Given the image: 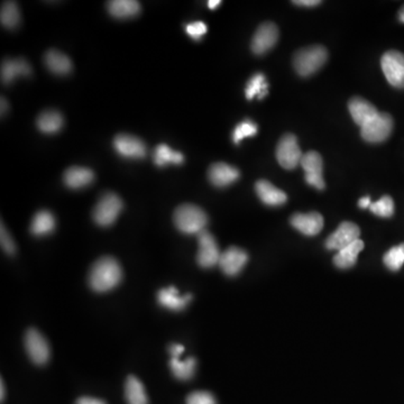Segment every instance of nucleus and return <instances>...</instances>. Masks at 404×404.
Masks as SVG:
<instances>
[{"instance_id":"obj_1","label":"nucleus","mask_w":404,"mask_h":404,"mask_svg":"<svg viewBox=\"0 0 404 404\" xmlns=\"http://www.w3.org/2000/svg\"><path fill=\"white\" fill-rule=\"evenodd\" d=\"M122 270L116 258L111 256L99 258L89 273V285L98 293H105L122 282Z\"/></svg>"},{"instance_id":"obj_2","label":"nucleus","mask_w":404,"mask_h":404,"mask_svg":"<svg viewBox=\"0 0 404 404\" xmlns=\"http://www.w3.org/2000/svg\"><path fill=\"white\" fill-rule=\"evenodd\" d=\"M173 220L177 229L187 235H199L205 230L208 224V217L205 211L198 206L190 203L177 207Z\"/></svg>"},{"instance_id":"obj_3","label":"nucleus","mask_w":404,"mask_h":404,"mask_svg":"<svg viewBox=\"0 0 404 404\" xmlns=\"http://www.w3.org/2000/svg\"><path fill=\"white\" fill-rule=\"evenodd\" d=\"M328 58V52L324 46L305 47L296 53L293 67L301 77H310L324 67Z\"/></svg>"},{"instance_id":"obj_4","label":"nucleus","mask_w":404,"mask_h":404,"mask_svg":"<svg viewBox=\"0 0 404 404\" xmlns=\"http://www.w3.org/2000/svg\"><path fill=\"white\" fill-rule=\"evenodd\" d=\"M122 210V201L116 194L108 192L100 198L94 209V220L101 227H109L116 222Z\"/></svg>"},{"instance_id":"obj_5","label":"nucleus","mask_w":404,"mask_h":404,"mask_svg":"<svg viewBox=\"0 0 404 404\" xmlns=\"http://www.w3.org/2000/svg\"><path fill=\"white\" fill-rule=\"evenodd\" d=\"M360 135L368 143H382L386 141L393 130V118L386 113H379L377 116L360 127Z\"/></svg>"},{"instance_id":"obj_6","label":"nucleus","mask_w":404,"mask_h":404,"mask_svg":"<svg viewBox=\"0 0 404 404\" xmlns=\"http://www.w3.org/2000/svg\"><path fill=\"white\" fill-rule=\"evenodd\" d=\"M302 152L296 136L286 134L279 141L277 149V162L286 170L296 169L302 160Z\"/></svg>"},{"instance_id":"obj_7","label":"nucleus","mask_w":404,"mask_h":404,"mask_svg":"<svg viewBox=\"0 0 404 404\" xmlns=\"http://www.w3.org/2000/svg\"><path fill=\"white\" fill-rule=\"evenodd\" d=\"M383 73L391 86L404 88V54L399 51H388L381 60Z\"/></svg>"},{"instance_id":"obj_8","label":"nucleus","mask_w":404,"mask_h":404,"mask_svg":"<svg viewBox=\"0 0 404 404\" xmlns=\"http://www.w3.org/2000/svg\"><path fill=\"white\" fill-rule=\"evenodd\" d=\"M26 352L33 363L37 365H44L49 362L51 356L50 345L47 343L46 338L42 335L39 330L28 329L25 334Z\"/></svg>"},{"instance_id":"obj_9","label":"nucleus","mask_w":404,"mask_h":404,"mask_svg":"<svg viewBox=\"0 0 404 404\" xmlns=\"http://www.w3.org/2000/svg\"><path fill=\"white\" fill-rule=\"evenodd\" d=\"M198 264L203 269H211L213 266L218 265L222 253L215 237L205 229L198 235Z\"/></svg>"},{"instance_id":"obj_10","label":"nucleus","mask_w":404,"mask_h":404,"mask_svg":"<svg viewBox=\"0 0 404 404\" xmlns=\"http://www.w3.org/2000/svg\"><path fill=\"white\" fill-rule=\"evenodd\" d=\"M302 169L305 171V182L309 186L316 188L317 190H324L326 188L324 177H322V170H324V163L322 158L316 151L305 153L302 156L301 163Z\"/></svg>"},{"instance_id":"obj_11","label":"nucleus","mask_w":404,"mask_h":404,"mask_svg":"<svg viewBox=\"0 0 404 404\" xmlns=\"http://www.w3.org/2000/svg\"><path fill=\"white\" fill-rule=\"evenodd\" d=\"M360 229L358 225L351 222H341L339 227L327 239V249L338 252L360 239Z\"/></svg>"},{"instance_id":"obj_12","label":"nucleus","mask_w":404,"mask_h":404,"mask_svg":"<svg viewBox=\"0 0 404 404\" xmlns=\"http://www.w3.org/2000/svg\"><path fill=\"white\" fill-rule=\"evenodd\" d=\"M279 39V28L273 23H264L255 32L252 51L256 56H263L274 46Z\"/></svg>"},{"instance_id":"obj_13","label":"nucleus","mask_w":404,"mask_h":404,"mask_svg":"<svg viewBox=\"0 0 404 404\" xmlns=\"http://www.w3.org/2000/svg\"><path fill=\"white\" fill-rule=\"evenodd\" d=\"M248 262V255L239 247H229L222 253L219 267L228 277L239 275Z\"/></svg>"},{"instance_id":"obj_14","label":"nucleus","mask_w":404,"mask_h":404,"mask_svg":"<svg viewBox=\"0 0 404 404\" xmlns=\"http://www.w3.org/2000/svg\"><path fill=\"white\" fill-rule=\"evenodd\" d=\"M116 152L122 158H144L146 156V145L135 136L120 134L114 139Z\"/></svg>"},{"instance_id":"obj_15","label":"nucleus","mask_w":404,"mask_h":404,"mask_svg":"<svg viewBox=\"0 0 404 404\" xmlns=\"http://www.w3.org/2000/svg\"><path fill=\"white\" fill-rule=\"evenodd\" d=\"M291 225L305 236H316L324 228V217L313 211L309 213H294L291 217Z\"/></svg>"},{"instance_id":"obj_16","label":"nucleus","mask_w":404,"mask_h":404,"mask_svg":"<svg viewBox=\"0 0 404 404\" xmlns=\"http://www.w3.org/2000/svg\"><path fill=\"white\" fill-rule=\"evenodd\" d=\"M239 170L226 163H215L209 168L208 177L213 186L218 188H225L239 180Z\"/></svg>"},{"instance_id":"obj_17","label":"nucleus","mask_w":404,"mask_h":404,"mask_svg":"<svg viewBox=\"0 0 404 404\" xmlns=\"http://www.w3.org/2000/svg\"><path fill=\"white\" fill-rule=\"evenodd\" d=\"M32 75V68L24 58H7L1 64V81L11 84L18 77H28Z\"/></svg>"},{"instance_id":"obj_18","label":"nucleus","mask_w":404,"mask_h":404,"mask_svg":"<svg viewBox=\"0 0 404 404\" xmlns=\"http://www.w3.org/2000/svg\"><path fill=\"white\" fill-rule=\"evenodd\" d=\"M348 109L353 120L360 127H363L364 125L367 124L379 114L377 109L371 103L360 97L351 99L348 103Z\"/></svg>"},{"instance_id":"obj_19","label":"nucleus","mask_w":404,"mask_h":404,"mask_svg":"<svg viewBox=\"0 0 404 404\" xmlns=\"http://www.w3.org/2000/svg\"><path fill=\"white\" fill-rule=\"evenodd\" d=\"M255 190H256V194H258L260 201L263 202L264 205L270 206V207H279V206L284 205L288 200L286 194L273 186L269 181H258L255 184Z\"/></svg>"},{"instance_id":"obj_20","label":"nucleus","mask_w":404,"mask_h":404,"mask_svg":"<svg viewBox=\"0 0 404 404\" xmlns=\"http://www.w3.org/2000/svg\"><path fill=\"white\" fill-rule=\"evenodd\" d=\"M192 296L190 293L184 296H180L179 291L175 286L162 289L158 291V301L162 307L170 309L172 311H181L191 302Z\"/></svg>"},{"instance_id":"obj_21","label":"nucleus","mask_w":404,"mask_h":404,"mask_svg":"<svg viewBox=\"0 0 404 404\" xmlns=\"http://www.w3.org/2000/svg\"><path fill=\"white\" fill-rule=\"evenodd\" d=\"M94 172L87 168L72 166L64 172L63 181L70 189H82L91 184L94 181Z\"/></svg>"},{"instance_id":"obj_22","label":"nucleus","mask_w":404,"mask_h":404,"mask_svg":"<svg viewBox=\"0 0 404 404\" xmlns=\"http://www.w3.org/2000/svg\"><path fill=\"white\" fill-rule=\"evenodd\" d=\"M363 248L364 241L362 239H358L345 248L338 251L334 258V264L337 266L338 269H351L358 262V254L363 251Z\"/></svg>"},{"instance_id":"obj_23","label":"nucleus","mask_w":404,"mask_h":404,"mask_svg":"<svg viewBox=\"0 0 404 404\" xmlns=\"http://www.w3.org/2000/svg\"><path fill=\"white\" fill-rule=\"evenodd\" d=\"M44 63L47 69L56 75H69L73 69L71 60L65 54L56 50H50L45 53Z\"/></svg>"},{"instance_id":"obj_24","label":"nucleus","mask_w":404,"mask_h":404,"mask_svg":"<svg viewBox=\"0 0 404 404\" xmlns=\"http://www.w3.org/2000/svg\"><path fill=\"white\" fill-rule=\"evenodd\" d=\"M108 11L115 18L128 20L139 14L141 4L136 0H114L109 1Z\"/></svg>"},{"instance_id":"obj_25","label":"nucleus","mask_w":404,"mask_h":404,"mask_svg":"<svg viewBox=\"0 0 404 404\" xmlns=\"http://www.w3.org/2000/svg\"><path fill=\"white\" fill-rule=\"evenodd\" d=\"M125 398L127 404H149L144 385L133 375L128 377L125 383Z\"/></svg>"},{"instance_id":"obj_26","label":"nucleus","mask_w":404,"mask_h":404,"mask_svg":"<svg viewBox=\"0 0 404 404\" xmlns=\"http://www.w3.org/2000/svg\"><path fill=\"white\" fill-rule=\"evenodd\" d=\"M64 120L58 111H47L42 113L37 120V128L42 133L56 134L63 127Z\"/></svg>"},{"instance_id":"obj_27","label":"nucleus","mask_w":404,"mask_h":404,"mask_svg":"<svg viewBox=\"0 0 404 404\" xmlns=\"http://www.w3.org/2000/svg\"><path fill=\"white\" fill-rule=\"evenodd\" d=\"M56 218L53 216V213L47 210H41L32 220L31 232L35 236H46L56 229Z\"/></svg>"},{"instance_id":"obj_28","label":"nucleus","mask_w":404,"mask_h":404,"mask_svg":"<svg viewBox=\"0 0 404 404\" xmlns=\"http://www.w3.org/2000/svg\"><path fill=\"white\" fill-rule=\"evenodd\" d=\"M197 366V360L194 358H188L186 360H180L179 358H171L170 368L172 373L180 381H189L192 379Z\"/></svg>"},{"instance_id":"obj_29","label":"nucleus","mask_w":404,"mask_h":404,"mask_svg":"<svg viewBox=\"0 0 404 404\" xmlns=\"http://www.w3.org/2000/svg\"><path fill=\"white\" fill-rule=\"evenodd\" d=\"M267 94H269V83L266 81L265 75L263 73L253 75L245 89L247 99L252 100L256 97L262 100L267 96Z\"/></svg>"},{"instance_id":"obj_30","label":"nucleus","mask_w":404,"mask_h":404,"mask_svg":"<svg viewBox=\"0 0 404 404\" xmlns=\"http://www.w3.org/2000/svg\"><path fill=\"white\" fill-rule=\"evenodd\" d=\"M0 22L4 27L15 30L20 24V11L14 1H7L1 6Z\"/></svg>"},{"instance_id":"obj_31","label":"nucleus","mask_w":404,"mask_h":404,"mask_svg":"<svg viewBox=\"0 0 404 404\" xmlns=\"http://www.w3.org/2000/svg\"><path fill=\"white\" fill-rule=\"evenodd\" d=\"M154 162L158 166H165L169 163L180 165L184 162V156L180 152L172 151L168 145L161 144L156 149Z\"/></svg>"},{"instance_id":"obj_32","label":"nucleus","mask_w":404,"mask_h":404,"mask_svg":"<svg viewBox=\"0 0 404 404\" xmlns=\"http://www.w3.org/2000/svg\"><path fill=\"white\" fill-rule=\"evenodd\" d=\"M383 262L390 271L398 272L401 270L404 264V243L389 249L385 253Z\"/></svg>"},{"instance_id":"obj_33","label":"nucleus","mask_w":404,"mask_h":404,"mask_svg":"<svg viewBox=\"0 0 404 404\" xmlns=\"http://www.w3.org/2000/svg\"><path fill=\"white\" fill-rule=\"evenodd\" d=\"M370 210L382 218H391L394 213V201L390 196H384L377 201L372 202Z\"/></svg>"},{"instance_id":"obj_34","label":"nucleus","mask_w":404,"mask_h":404,"mask_svg":"<svg viewBox=\"0 0 404 404\" xmlns=\"http://www.w3.org/2000/svg\"><path fill=\"white\" fill-rule=\"evenodd\" d=\"M258 132V125L255 124L253 120H245L239 122L234 130L233 141L235 144H239L246 137H253Z\"/></svg>"},{"instance_id":"obj_35","label":"nucleus","mask_w":404,"mask_h":404,"mask_svg":"<svg viewBox=\"0 0 404 404\" xmlns=\"http://www.w3.org/2000/svg\"><path fill=\"white\" fill-rule=\"evenodd\" d=\"M187 404H217V401L210 392L197 391L187 398Z\"/></svg>"},{"instance_id":"obj_36","label":"nucleus","mask_w":404,"mask_h":404,"mask_svg":"<svg viewBox=\"0 0 404 404\" xmlns=\"http://www.w3.org/2000/svg\"><path fill=\"white\" fill-rule=\"evenodd\" d=\"M186 31L191 39L199 41L207 33L208 27L203 22H194L186 26Z\"/></svg>"},{"instance_id":"obj_37","label":"nucleus","mask_w":404,"mask_h":404,"mask_svg":"<svg viewBox=\"0 0 404 404\" xmlns=\"http://www.w3.org/2000/svg\"><path fill=\"white\" fill-rule=\"evenodd\" d=\"M0 241H1V247L7 254L14 255L16 253V245H15L14 239H11L8 230L6 229L3 222H1V230H0Z\"/></svg>"},{"instance_id":"obj_38","label":"nucleus","mask_w":404,"mask_h":404,"mask_svg":"<svg viewBox=\"0 0 404 404\" xmlns=\"http://www.w3.org/2000/svg\"><path fill=\"white\" fill-rule=\"evenodd\" d=\"M184 352V346L180 343H172L169 347V353L171 358H180L181 355Z\"/></svg>"},{"instance_id":"obj_39","label":"nucleus","mask_w":404,"mask_h":404,"mask_svg":"<svg viewBox=\"0 0 404 404\" xmlns=\"http://www.w3.org/2000/svg\"><path fill=\"white\" fill-rule=\"evenodd\" d=\"M75 404H106L103 400L96 399V398H90V396H83L75 402Z\"/></svg>"},{"instance_id":"obj_40","label":"nucleus","mask_w":404,"mask_h":404,"mask_svg":"<svg viewBox=\"0 0 404 404\" xmlns=\"http://www.w3.org/2000/svg\"><path fill=\"white\" fill-rule=\"evenodd\" d=\"M293 4L296 6H302V7H315V6L322 4V1H319V0H296Z\"/></svg>"},{"instance_id":"obj_41","label":"nucleus","mask_w":404,"mask_h":404,"mask_svg":"<svg viewBox=\"0 0 404 404\" xmlns=\"http://www.w3.org/2000/svg\"><path fill=\"white\" fill-rule=\"evenodd\" d=\"M371 205V198L368 197V196H366V197L360 198V201H358V207H360V209H366V208L370 209Z\"/></svg>"},{"instance_id":"obj_42","label":"nucleus","mask_w":404,"mask_h":404,"mask_svg":"<svg viewBox=\"0 0 404 404\" xmlns=\"http://www.w3.org/2000/svg\"><path fill=\"white\" fill-rule=\"evenodd\" d=\"M220 4H222L220 0H210V1H208V7L210 9H216Z\"/></svg>"},{"instance_id":"obj_43","label":"nucleus","mask_w":404,"mask_h":404,"mask_svg":"<svg viewBox=\"0 0 404 404\" xmlns=\"http://www.w3.org/2000/svg\"><path fill=\"white\" fill-rule=\"evenodd\" d=\"M7 108H8V103L4 99V97H1V114H5L6 111H7Z\"/></svg>"},{"instance_id":"obj_44","label":"nucleus","mask_w":404,"mask_h":404,"mask_svg":"<svg viewBox=\"0 0 404 404\" xmlns=\"http://www.w3.org/2000/svg\"><path fill=\"white\" fill-rule=\"evenodd\" d=\"M399 20H400V22L404 23V6H403V7H402L401 11H400Z\"/></svg>"},{"instance_id":"obj_45","label":"nucleus","mask_w":404,"mask_h":404,"mask_svg":"<svg viewBox=\"0 0 404 404\" xmlns=\"http://www.w3.org/2000/svg\"><path fill=\"white\" fill-rule=\"evenodd\" d=\"M1 401H4V399H5V389H4V381L3 379H1Z\"/></svg>"}]
</instances>
